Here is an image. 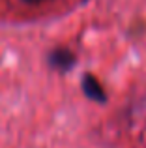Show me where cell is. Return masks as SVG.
Returning <instances> with one entry per match:
<instances>
[{
  "label": "cell",
  "instance_id": "6da1fadb",
  "mask_svg": "<svg viewBox=\"0 0 146 148\" xmlns=\"http://www.w3.org/2000/svg\"><path fill=\"white\" fill-rule=\"evenodd\" d=\"M83 84H84V92L88 94V98H92L96 101H105V92H103L101 84L94 77H84Z\"/></svg>",
  "mask_w": 146,
  "mask_h": 148
},
{
  "label": "cell",
  "instance_id": "7a4b0ae2",
  "mask_svg": "<svg viewBox=\"0 0 146 148\" xmlns=\"http://www.w3.org/2000/svg\"><path fill=\"white\" fill-rule=\"evenodd\" d=\"M53 60H55L56 64L62 68V66H66V64L70 66L71 62H73V58H71V54H70V53H56L55 56H53Z\"/></svg>",
  "mask_w": 146,
  "mask_h": 148
},
{
  "label": "cell",
  "instance_id": "3957f363",
  "mask_svg": "<svg viewBox=\"0 0 146 148\" xmlns=\"http://www.w3.org/2000/svg\"><path fill=\"white\" fill-rule=\"evenodd\" d=\"M26 2H30V4H36V2H43V0H26Z\"/></svg>",
  "mask_w": 146,
  "mask_h": 148
}]
</instances>
